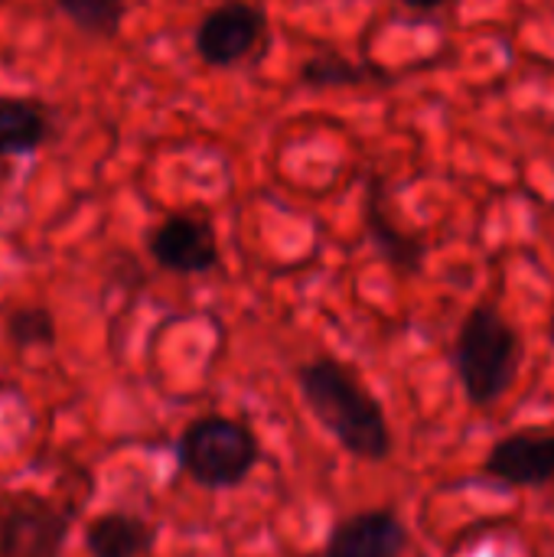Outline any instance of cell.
Wrapping results in <instances>:
<instances>
[{"mask_svg": "<svg viewBox=\"0 0 554 557\" xmlns=\"http://www.w3.org/2000/svg\"><path fill=\"white\" fill-rule=\"evenodd\" d=\"M52 3L75 29L98 39L118 36L127 16V0H52Z\"/></svg>", "mask_w": 554, "mask_h": 557, "instance_id": "obj_12", "label": "cell"}, {"mask_svg": "<svg viewBox=\"0 0 554 557\" xmlns=\"http://www.w3.org/2000/svg\"><path fill=\"white\" fill-rule=\"evenodd\" d=\"M150 261L170 274H206L219 268L216 228L189 212H173L160 219L147 235Z\"/></svg>", "mask_w": 554, "mask_h": 557, "instance_id": "obj_5", "label": "cell"}, {"mask_svg": "<svg viewBox=\"0 0 554 557\" xmlns=\"http://www.w3.org/2000/svg\"><path fill=\"white\" fill-rule=\"evenodd\" d=\"M3 3H7V0H0V7H3Z\"/></svg>", "mask_w": 554, "mask_h": 557, "instance_id": "obj_16", "label": "cell"}, {"mask_svg": "<svg viewBox=\"0 0 554 557\" xmlns=\"http://www.w3.org/2000/svg\"><path fill=\"white\" fill-rule=\"evenodd\" d=\"M72 516L46 499H20L0 519V557H59Z\"/></svg>", "mask_w": 554, "mask_h": 557, "instance_id": "obj_6", "label": "cell"}, {"mask_svg": "<svg viewBox=\"0 0 554 557\" xmlns=\"http://www.w3.org/2000/svg\"><path fill=\"white\" fill-rule=\"evenodd\" d=\"M300 395L317 424L356 460L382 463L392 454V428L379 398L340 359H313L297 369Z\"/></svg>", "mask_w": 554, "mask_h": 557, "instance_id": "obj_1", "label": "cell"}, {"mask_svg": "<svg viewBox=\"0 0 554 557\" xmlns=\"http://www.w3.org/2000/svg\"><path fill=\"white\" fill-rule=\"evenodd\" d=\"M157 532L131 512H104L85 529V548L91 557H147Z\"/></svg>", "mask_w": 554, "mask_h": 557, "instance_id": "obj_9", "label": "cell"}, {"mask_svg": "<svg viewBox=\"0 0 554 557\" xmlns=\"http://www.w3.org/2000/svg\"><path fill=\"white\" fill-rule=\"evenodd\" d=\"M268 26L264 10L245 0H225L212 7L196 26V52L212 69L238 65L261 42Z\"/></svg>", "mask_w": 554, "mask_h": 557, "instance_id": "obj_4", "label": "cell"}, {"mask_svg": "<svg viewBox=\"0 0 554 557\" xmlns=\"http://www.w3.org/2000/svg\"><path fill=\"white\" fill-rule=\"evenodd\" d=\"M411 535L398 512L366 509L340 519L330 529L323 557H405Z\"/></svg>", "mask_w": 554, "mask_h": 557, "instance_id": "obj_8", "label": "cell"}, {"mask_svg": "<svg viewBox=\"0 0 554 557\" xmlns=\"http://www.w3.org/2000/svg\"><path fill=\"white\" fill-rule=\"evenodd\" d=\"M487 476L513 486V490H535L554 480V434L549 431H516L500 437L487 460H483Z\"/></svg>", "mask_w": 554, "mask_h": 557, "instance_id": "obj_7", "label": "cell"}, {"mask_svg": "<svg viewBox=\"0 0 554 557\" xmlns=\"http://www.w3.org/2000/svg\"><path fill=\"white\" fill-rule=\"evenodd\" d=\"M176 463L206 490H235L261 463V444L245 421L206 414L189 421L180 434Z\"/></svg>", "mask_w": 554, "mask_h": 557, "instance_id": "obj_3", "label": "cell"}, {"mask_svg": "<svg viewBox=\"0 0 554 557\" xmlns=\"http://www.w3.org/2000/svg\"><path fill=\"white\" fill-rule=\"evenodd\" d=\"M369 75H379L376 69L356 65L343 59L340 52H317L300 65V82L310 88H349V85H366Z\"/></svg>", "mask_w": 554, "mask_h": 557, "instance_id": "obj_13", "label": "cell"}, {"mask_svg": "<svg viewBox=\"0 0 554 557\" xmlns=\"http://www.w3.org/2000/svg\"><path fill=\"white\" fill-rule=\"evenodd\" d=\"M7 339L20 349H42L56 343V320L46 307H16L7 323Z\"/></svg>", "mask_w": 554, "mask_h": 557, "instance_id": "obj_14", "label": "cell"}, {"mask_svg": "<svg viewBox=\"0 0 554 557\" xmlns=\"http://www.w3.org/2000/svg\"><path fill=\"white\" fill-rule=\"evenodd\" d=\"M522 339L516 326L490 304L473 307L454 339V372L473 408H493L516 382Z\"/></svg>", "mask_w": 554, "mask_h": 557, "instance_id": "obj_2", "label": "cell"}, {"mask_svg": "<svg viewBox=\"0 0 554 557\" xmlns=\"http://www.w3.org/2000/svg\"><path fill=\"white\" fill-rule=\"evenodd\" d=\"M366 225H369L372 242L379 245V251L385 255V261H389L392 268H398V271H405V274L421 271L424 245H421L415 235L402 232V228L389 219V212H385V209H382V202H379V186H376V189H372V196H369V206H366Z\"/></svg>", "mask_w": 554, "mask_h": 557, "instance_id": "obj_11", "label": "cell"}, {"mask_svg": "<svg viewBox=\"0 0 554 557\" xmlns=\"http://www.w3.org/2000/svg\"><path fill=\"white\" fill-rule=\"evenodd\" d=\"M52 134L46 108L33 98H0V157L36 153Z\"/></svg>", "mask_w": 554, "mask_h": 557, "instance_id": "obj_10", "label": "cell"}, {"mask_svg": "<svg viewBox=\"0 0 554 557\" xmlns=\"http://www.w3.org/2000/svg\"><path fill=\"white\" fill-rule=\"evenodd\" d=\"M405 7H411V10H438V7H444L447 0H402Z\"/></svg>", "mask_w": 554, "mask_h": 557, "instance_id": "obj_15", "label": "cell"}]
</instances>
